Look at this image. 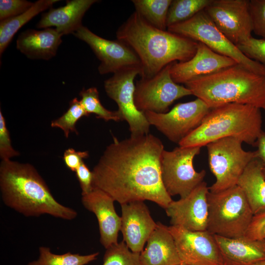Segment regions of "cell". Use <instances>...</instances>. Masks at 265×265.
Wrapping results in <instances>:
<instances>
[{
    "label": "cell",
    "mask_w": 265,
    "mask_h": 265,
    "mask_svg": "<svg viewBox=\"0 0 265 265\" xmlns=\"http://www.w3.org/2000/svg\"><path fill=\"white\" fill-rule=\"evenodd\" d=\"M116 37L137 54L141 77L155 76L166 65L184 62L195 54L198 42L168 30L159 29L134 12L116 31Z\"/></svg>",
    "instance_id": "2"
},
{
    "label": "cell",
    "mask_w": 265,
    "mask_h": 265,
    "mask_svg": "<svg viewBox=\"0 0 265 265\" xmlns=\"http://www.w3.org/2000/svg\"><path fill=\"white\" fill-rule=\"evenodd\" d=\"M81 196L83 207L97 217L101 244L106 249L118 243L121 218L115 211L114 200L105 192L95 187L90 192Z\"/></svg>",
    "instance_id": "19"
},
{
    "label": "cell",
    "mask_w": 265,
    "mask_h": 265,
    "mask_svg": "<svg viewBox=\"0 0 265 265\" xmlns=\"http://www.w3.org/2000/svg\"><path fill=\"white\" fill-rule=\"evenodd\" d=\"M238 64L233 59L219 54L198 42L194 55L189 60L173 62L170 74L176 83H186L199 77L212 74Z\"/></svg>",
    "instance_id": "18"
},
{
    "label": "cell",
    "mask_w": 265,
    "mask_h": 265,
    "mask_svg": "<svg viewBox=\"0 0 265 265\" xmlns=\"http://www.w3.org/2000/svg\"><path fill=\"white\" fill-rule=\"evenodd\" d=\"M255 265H265V261L261 262Z\"/></svg>",
    "instance_id": "40"
},
{
    "label": "cell",
    "mask_w": 265,
    "mask_h": 265,
    "mask_svg": "<svg viewBox=\"0 0 265 265\" xmlns=\"http://www.w3.org/2000/svg\"><path fill=\"white\" fill-rule=\"evenodd\" d=\"M96 0H67L66 4L51 9L42 15L36 26L38 28L55 27L62 35L74 34L81 26L85 12Z\"/></svg>",
    "instance_id": "20"
},
{
    "label": "cell",
    "mask_w": 265,
    "mask_h": 265,
    "mask_svg": "<svg viewBox=\"0 0 265 265\" xmlns=\"http://www.w3.org/2000/svg\"><path fill=\"white\" fill-rule=\"evenodd\" d=\"M212 0H174L169 7L167 26L186 21L203 10Z\"/></svg>",
    "instance_id": "28"
},
{
    "label": "cell",
    "mask_w": 265,
    "mask_h": 265,
    "mask_svg": "<svg viewBox=\"0 0 265 265\" xmlns=\"http://www.w3.org/2000/svg\"><path fill=\"white\" fill-rule=\"evenodd\" d=\"M168 227L182 264L225 265L214 235L210 232L191 231L172 225Z\"/></svg>",
    "instance_id": "14"
},
{
    "label": "cell",
    "mask_w": 265,
    "mask_h": 265,
    "mask_svg": "<svg viewBox=\"0 0 265 265\" xmlns=\"http://www.w3.org/2000/svg\"><path fill=\"white\" fill-rule=\"evenodd\" d=\"M178 265H187V264H179Z\"/></svg>",
    "instance_id": "42"
},
{
    "label": "cell",
    "mask_w": 265,
    "mask_h": 265,
    "mask_svg": "<svg viewBox=\"0 0 265 265\" xmlns=\"http://www.w3.org/2000/svg\"><path fill=\"white\" fill-rule=\"evenodd\" d=\"M167 30L201 42L214 52L233 59L250 71L265 76V66L242 53L217 27L204 10L188 20L168 26Z\"/></svg>",
    "instance_id": "7"
},
{
    "label": "cell",
    "mask_w": 265,
    "mask_h": 265,
    "mask_svg": "<svg viewBox=\"0 0 265 265\" xmlns=\"http://www.w3.org/2000/svg\"><path fill=\"white\" fill-rule=\"evenodd\" d=\"M59 0H39L23 13L0 21V56L11 42L17 32L33 17L42 11L51 7Z\"/></svg>",
    "instance_id": "25"
},
{
    "label": "cell",
    "mask_w": 265,
    "mask_h": 265,
    "mask_svg": "<svg viewBox=\"0 0 265 265\" xmlns=\"http://www.w3.org/2000/svg\"><path fill=\"white\" fill-rule=\"evenodd\" d=\"M0 190L8 207L26 217L48 214L72 220L76 211L58 202L35 168L29 163L1 160Z\"/></svg>",
    "instance_id": "3"
},
{
    "label": "cell",
    "mask_w": 265,
    "mask_h": 265,
    "mask_svg": "<svg viewBox=\"0 0 265 265\" xmlns=\"http://www.w3.org/2000/svg\"><path fill=\"white\" fill-rule=\"evenodd\" d=\"M264 174L265 177V165H264Z\"/></svg>",
    "instance_id": "41"
},
{
    "label": "cell",
    "mask_w": 265,
    "mask_h": 265,
    "mask_svg": "<svg viewBox=\"0 0 265 265\" xmlns=\"http://www.w3.org/2000/svg\"><path fill=\"white\" fill-rule=\"evenodd\" d=\"M172 0H133L137 12L153 26L165 30L167 18Z\"/></svg>",
    "instance_id": "26"
},
{
    "label": "cell",
    "mask_w": 265,
    "mask_h": 265,
    "mask_svg": "<svg viewBox=\"0 0 265 265\" xmlns=\"http://www.w3.org/2000/svg\"><path fill=\"white\" fill-rule=\"evenodd\" d=\"M264 167L263 161L258 158H254L246 166L237 183L243 191L254 215L265 212Z\"/></svg>",
    "instance_id": "24"
},
{
    "label": "cell",
    "mask_w": 265,
    "mask_h": 265,
    "mask_svg": "<svg viewBox=\"0 0 265 265\" xmlns=\"http://www.w3.org/2000/svg\"><path fill=\"white\" fill-rule=\"evenodd\" d=\"M245 237L265 242V212L253 216Z\"/></svg>",
    "instance_id": "36"
},
{
    "label": "cell",
    "mask_w": 265,
    "mask_h": 265,
    "mask_svg": "<svg viewBox=\"0 0 265 265\" xmlns=\"http://www.w3.org/2000/svg\"><path fill=\"white\" fill-rule=\"evenodd\" d=\"M207 230L229 238L245 236L254 214L242 189L236 185L208 194Z\"/></svg>",
    "instance_id": "6"
},
{
    "label": "cell",
    "mask_w": 265,
    "mask_h": 265,
    "mask_svg": "<svg viewBox=\"0 0 265 265\" xmlns=\"http://www.w3.org/2000/svg\"><path fill=\"white\" fill-rule=\"evenodd\" d=\"M39 256L37 260L31 261L27 265H86L97 259L99 252L88 255H80L67 252L56 254L47 246L39 248Z\"/></svg>",
    "instance_id": "27"
},
{
    "label": "cell",
    "mask_w": 265,
    "mask_h": 265,
    "mask_svg": "<svg viewBox=\"0 0 265 265\" xmlns=\"http://www.w3.org/2000/svg\"><path fill=\"white\" fill-rule=\"evenodd\" d=\"M256 146L258 147L256 151L257 158L260 159L265 165V132L263 131L258 137Z\"/></svg>",
    "instance_id": "39"
},
{
    "label": "cell",
    "mask_w": 265,
    "mask_h": 265,
    "mask_svg": "<svg viewBox=\"0 0 265 265\" xmlns=\"http://www.w3.org/2000/svg\"><path fill=\"white\" fill-rule=\"evenodd\" d=\"M264 110H265V108H264Z\"/></svg>",
    "instance_id": "43"
},
{
    "label": "cell",
    "mask_w": 265,
    "mask_h": 265,
    "mask_svg": "<svg viewBox=\"0 0 265 265\" xmlns=\"http://www.w3.org/2000/svg\"><path fill=\"white\" fill-rule=\"evenodd\" d=\"M225 265H255L265 261V242L214 235Z\"/></svg>",
    "instance_id": "21"
},
{
    "label": "cell",
    "mask_w": 265,
    "mask_h": 265,
    "mask_svg": "<svg viewBox=\"0 0 265 265\" xmlns=\"http://www.w3.org/2000/svg\"><path fill=\"white\" fill-rule=\"evenodd\" d=\"M140 253L142 265H178L182 264L174 238L168 227L160 222Z\"/></svg>",
    "instance_id": "22"
},
{
    "label": "cell",
    "mask_w": 265,
    "mask_h": 265,
    "mask_svg": "<svg viewBox=\"0 0 265 265\" xmlns=\"http://www.w3.org/2000/svg\"><path fill=\"white\" fill-rule=\"evenodd\" d=\"M236 46L247 57L265 66V39L252 36Z\"/></svg>",
    "instance_id": "32"
},
{
    "label": "cell",
    "mask_w": 265,
    "mask_h": 265,
    "mask_svg": "<svg viewBox=\"0 0 265 265\" xmlns=\"http://www.w3.org/2000/svg\"><path fill=\"white\" fill-rule=\"evenodd\" d=\"M74 35L85 42L100 60L98 71L100 74H114L127 68L141 67L140 61L135 53L120 40L103 38L83 26Z\"/></svg>",
    "instance_id": "15"
},
{
    "label": "cell",
    "mask_w": 265,
    "mask_h": 265,
    "mask_svg": "<svg viewBox=\"0 0 265 265\" xmlns=\"http://www.w3.org/2000/svg\"><path fill=\"white\" fill-rule=\"evenodd\" d=\"M185 85L211 109L231 103L265 108V76L239 64L192 80Z\"/></svg>",
    "instance_id": "4"
},
{
    "label": "cell",
    "mask_w": 265,
    "mask_h": 265,
    "mask_svg": "<svg viewBox=\"0 0 265 265\" xmlns=\"http://www.w3.org/2000/svg\"><path fill=\"white\" fill-rule=\"evenodd\" d=\"M62 36L55 28L27 29L19 35L16 47L29 58L47 60L56 55Z\"/></svg>",
    "instance_id": "23"
},
{
    "label": "cell",
    "mask_w": 265,
    "mask_h": 265,
    "mask_svg": "<svg viewBox=\"0 0 265 265\" xmlns=\"http://www.w3.org/2000/svg\"><path fill=\"white\" fill-rule=\"evenodd\" d=\"M253 32L265 39V0H250Z\"/></svg>",
    "instance_id": "33"
},
{
    "label": "cell",
    "mask_w": 265,
    "mask_h": 265,
    "mask_svg": "<svg viewBox=\"0 0 265 265\" xmlns=\"http://www.w3.org/2000/svg\"><path fill=\"white\" fill-rule=\"evenodd\" d=\"M120 205L122 211L120 231L123 241L132 252L140 253L156 228L157 222L152 217L144 201H133Z\"/></svg>",
    "instance_id": "17"
},
{
    "label": "cell",
    "mask_w": 265,
    "mask_h": 265,
    "mask_svg": "<svg viewBox=\"0 0 265 265\" xmlns=\"http://www.w3.org/2000/svg\"><path fill=\"white\" fill-rule=\"evenodd\" d=\"M80 104L85 111L89 114L93 113L97 117L106 121H119L123 120L118 110L110 111L102 105L99 99V92L97 88L92 87L83 89L80 93Z\"/></svg>",
    "instance_id": "29"
},
{
    "label": "cell",
    "mask_w": 265,
    "mask_h": 265,
    "mask_svg": "<svg viewBox=\"0 0 265 265\" xmlns=\"http://www.w3.org/2000/svg\"><path fill=\"white\" fill-rule=\"evenodd\" d=\"M199 147H176L162 152L161 175L164 187L171 197L179 195L184 198L204 182L206 171H196L193 159L200 152Z\"/></svg>",
    "instance_id": "9"
},
{
    "label": "cell",
    "mask_w": 265,
    "mask_h": 265,
    "mask_svg": "<svg viewBox=\"0 0 265 265\" xmlns=\"http://www.w3.org/2000/svg\"><path fill=\"white\" fill-rule=\"evenodd\" d=\"M211 108L199 98L179 103L169 111L144 112L150 125L155 126L172 142L179 143L202 123Z\"/></svg>",
    "instance_id": "12"
},
{
    "label": "cell",
    "mask_w": 265,
    "mask_h": 265,
    "mask_svg": "<svg viewBox=\"0 0 265 265\" xmlns=\"http://www.w3.org/2000/svg\"><path fill=\"white\" fill-rule=\"evenodd\" d=\"M88 157V151H77L73 148H68L64 152L63 160L69 169L75 172L83 159Z\"/></svg>",
    "instance_id": "38"
},
{
    "label": "cell",
    "mask_w": 265,
    "mask_h": 265,
    "mask_svg": "<svg viewBox=\"0 0 265 265\" xmlns=\"http://www.w3.org/2000/svg\"><path fill=\"white\" fill-rule=\"evenodd\" d=\"M103 265H142L140 253L132 252L124 241L106 249Z\"/></svg>",
    "instance_id": "31"
},
{
    "label": "cell",
    "mask_w": 265,
    "mask_h": 265,
    "mask_svg": "<svg viewBox=\"0 0 265 265\" xmlns=\"http://www.w3.org/2000/svg\"><path fill=\"white\" fill-rule=\"evenodd\" d=\"M20 155L11 145L9 132L6 126V120L0 110V157L1 160H9L13 157Z\"/></svg>",
    "instance_id": "35"
},
{
    "label": "cell",
    "mask_w": 265,
    "mask_h": 265,
    "mask_svg": "<svg viewBox=\"0 0 265 265\" xmlns=\"http://www.w3.org/2000/svg\"><path fill=\"white\" fill-rule=\"evenodd\" d=\"M204 10L217 27L235 45L252 37L249 0H212Z\"/></svg>",
    "instance_id": "13"
},
{
    "label": "cell",
    "mask_w": 265,
    "mask_h": 265,
    "mask_svg": "<svg viewBox=\"0 0 265 265\" xmlns=\"http://www.w3.org/2000/svg\"><path fill=\"white\" fill-rule=\"evenodd\" d=\"M75 173L81 190V195L90 192L94 188L92 171L89 170L83 161L77 168Z\"/></svg>",
    "instance_id": "37"
},
{
    "label": "cell",
    "mask_w": 265,
    "mask_h": 265,
    "mask_svg": "<svg viewBox=\"0 0 265 265\" xmlns=\"http://www.w3.org/2000/svg\"><path fill=\"white\" fill-rule=\"evenodd\" d=\"M242 141L237 138H221L208 144L210 169L215 182L209 187L212 192L220 191L237 185L238 182L249 162L257 158L255 151H246Z\"/></svg>",
    "instance_id": "8"
},
{
    "label": "cell",
    "mask_w": 265,
    "mask_h": 265,
    "mask_svg": "<svg viewBox=\"0 0 265 265\" xmlns=\"http://www.w3.org/2000/svg\"><path fill=\"white\" fill-rule=\"evenodd\" d=\"M33 3L26 0H0V21L23 13L29 9Z\"/></svg>",
    "instance_id": "34"
},
{
    "label": "cell",
    "mask_w": 265,
    "mask_h": 265,
    "mask_svg": "<svg viewBox=\"0 0 265 265\" xmlns=\"http://www.w3.org/2000/svg\"><path fill=\"white\" fill-rule=\"evenodd\" d=\"M141 74V67H131L121 70L104 81L107 96L118 106V111L129 126L131 136L147 134L150 124L144 113L136 108L134 100V80Z\"/></svg>",
    "instance_id": "11"
},
{
    "label": "cell",
    "mask_w": 265,
    "mask_h": 265,
    "mask_svg": "<svg viewBox=\"0 0 265 265\" xmlns=\"http://www.w3.org/2000/svg\"><path fill=\"white\" fill-rule=\"evenodd\" d=\"M172 63L166 65L154 77L141 78L137 81L134 100L139 111L144 113H165L175 101L192 95L186 86L179 85L172 80L170 74Z\"/></svg>",
    "instance_id": "10"
},
{
    "label": "cell",
    "mask_w": 265,
    "mask_h": 265,
    "mask_svg": "<svg viewBox=\"0 0 265 265\" xmlns=\"http://www.w3.org/2000/svg\"><path fill=\"white\" fill-rule=\"evenodd\" d=\"M164 146L151 134L113 142L92 171L93 187L120 205L149 200L165 209L172 201L162 183L160 161Z\"/></svg>",
    "instance_id": "1"
},
{
    "label": "cell",
    "mask_w": 265,
    "mask_h": 265,
    "mask_svg": "<svg viewBox=\"0 0 265 265\" xmlns=\"http://www.w3.org/2000/svg\"><path fill=\"white\" fill-rule=\"evenodd\" d=\"M261 108L231 103L211 109L201 124L178 144L181 147H199L217 140L233 137L256 146L262 132Z\"/></svg>",
    "instance_id": "5"
},
{
    "label": "cell",
    "mask_w": 265,
    "mask_h": 265,
    "mask_svg": "<svg viewBox=\"0 0 265 265\" xmlns=\"http://www.w3.org/2000/svg\"><path fill=\"white\" fill-rule=\"evenodd\" d=\"M209 192L207 184L204 181L186 197L172 200L165 209L171 225L191 231L207 230Z\"/></svg>",
    "instance_id": "16"
},
{
    "label": "cell",
    "mask_w": 265,
    "mask_h": 265,
    "mask_svg": "<svg viewBox=\"0 0 265 265\" xmlns=\"http://www.w3.org/2000/svg\"><path fill=\"white\" fill-rule=\"evenodd\" d=\"M89 115L85 111L77 98L73 99L69 104L67 110L58 118L53 120L51 126L62 130L65 137L68 138L71 132L78 134L76 124L78 120Z\"/></svg>",
    "instance_id": "30"
}]
</instances>
